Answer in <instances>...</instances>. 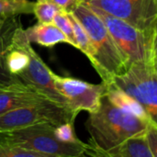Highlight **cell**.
Masks as SVG:
<instances>
[{
    "label": "cell",
    "mask_w": 157,
    "mask_h": 157,
    "mask_svg": "<svg viewBox=\"0 0 157 157\" xmlns=\"http://www.w3.org/2000/svg\"><path fill=\"white\" fill-rule=\"evenodd\" d=\"M149 121L115 105L105 93L98 110L89 113L86 127L90 134L86 155L104 156L128 138L144 132Z\"/></svg>",
    "instance_id": "6da1fadb"
},
{
    "label": "cell",
    "mask_w": 157,
    "mask_h": 157,
    "mask_svg": "<svg viewBox=\"0 0 157 157\" xmlns=\"http://www.w3.org/2000/svg\"><path fill=\"white\" fill-rule=\"evenodd\" d=\"M86 30L95 50L91 63L105 84L129 69L127 61L102 19L88 6L80 4L73 12Z\"/></svg>",
    "instance_id": "7a4b0ae2"
},
{
    "label": "cell",
    "mask_w": 157,
    "mask_h": 157,
    "mask_svg": "<svg viewBox=\"0 0 157 157\" xmlns=\"http://www.w3.org/2000/svg\"><path fill=\"white\" fill-rule=\"evenodd\" d=\"M58 124L41 123L20 129L1 132L0 144L16 145L40 154L43 157H79L86 155L87 144H69L62 141Z\"/></svg>",
    "instance_id": "3957f363"
},
{
    "label": "cell",
    "mask_w": 157,
    "mask_h": 157,
    "mask_svg": "<svg viewBox=\"0 0 157 157\" xmlns=\"http://www.w3.org/2000/svg\"><path fill=\"white\" fill-rule=\"evenodd\" d=\"M90 8L105 23L116 44L124 55L129 68L135 63H150L151 31L141 30L99 8Z\"/></svg>",
    "instance_id": "277c9868"
},
{
    "label": "cell",
    "mask_w": 157,
    "mask_h": 157,
    "mask_svg": "<svg viewBox=\"0 0 157 157\" xmlns=\"http://www.w3.org/2000/svg\"><path fill=\"white\" fill-rule=\"evenodd\" d=\"M77 115L67 106L45 99L0 115V132L41 123H75Z\"/></svg>",
    "instance_id": "5b68a950"
},
{
    "label": "cell",
    "mask_w": 157,
    "mask_h": 157,
    "mask_svg": "<svg viewBox=\"0 0 157 157\" xmlns=\"http://www.w3.org/2000/svg\"><path fill=\"white\" fill-rule=\"evenodd\" d=\"M111 83L131 96L144 109L150 121L157 125V75L149 63H135Z\"/></svg>",
    "instance_id": "8992f818"
},
{
    "label": "cell",
    "mask_w": 157,
    "mask_h": 157,
    "mask_svg": "<svg viewBox=\"0 0 157 157\" xmlns=\"http://www.w3.org/2000/svg\"><path fill=\"white\" fill-rule=\"evenodd\" d=\"M81 3L99 8L144 31H151L157 18V0H84Z\"/></svg>",
    "instance_id": "52a82bcc"
},
{
    "label": "cell",
    "mask_w": 157,
    "mask_h": 157,
    "mask_svg": "<svg viewBox=\"0 0 157 157\" xmlns=\"http://www.w3.org/2000/svg\"><path fill=\"white\" fill-rule=\"evenodd\" d=\"M52 79L57 90L66 98L68 106L77 114L82 110L88 113L98 110L101 98L107 91V85L104 82L95 85L54 73H52Z\"/></svg>",
    "instance_id": "ba28073f"
},
{
    "label": "cell",
    "mask_w": 157,
    "mask_h": 157,
    "mask_svg": "<svg viewBox=\"0 0 157 157\" xmlns=\"http://www.w3.org/2000/svg\"><path fill=\"white\" fill-rule=\"evenodd\" d=\"M26 49L29 54V62L26 69L17 75V78L23 84L33 87L44 95L48 99L69 107L66 98L55 87L52 79L53 72L31 47L29 40L26 43Z\"/></svg>",
    "instance_id": "9c48e42d"
},
{
    "label": "cell",
    "mask_w": 157,
    "mask_h": 157,
    "mask_svg": "<svg viewBox=\"0 0 157 157\" xmlns=\"http://www.w3.org/2000/svg\"><path fill=\"white\" fill-rule=\"evenodd\" d=\"M23 29L19 16L2 17L0 21V88L22 83L10 74L6 64V57L13 47L18 31Z\"/></svg>",
    "instance_id": "30bf717a"
},
{
    "label": "cell",
    "mask_w": 157,
    "mask_h": 157,
    "mask_svg": "<svg viewBox=\"0 0 157 157\" xmlns=\"http://www.w3.org/2000/svg\"><path fill=\"white\" fill-rule=\"evenodd\" d=\"M48 99L33 87L18 83L0 89V115Z\"/></svg>",
    "instance_id": "8fae6325"
},
{
    "label": "cell",
    "mask_w": 157,
    "mask_h": 157,
    "mask_svg": "<svg viewBox=\"0 0 157 157\" xmlns=\"http://www.w3.org/2000/svg\"><path fill=\"white\" fill-rule=\"evenodd\" d=\"M29 41L37 43L42 47L52 48L59 43H68L69 40L63 31L53 23H40L25 29Z\"/></svg>",
    "instance_id": "7c38bea8"
},
{
    "label": "cell",
    "mask_w": 157,
    "mask_h": 157,
    "mask_svg": "<svg viewBox=\"0 0 157 157\" xmlns=\"http://www.w3.org/2000/svg\"><path fill=\"white\" fill-rule=\"evenodd\" d=\"M145 132L128 138L108 151L105 154V157H153Z\"/></svg>",
    "instance_id": "4fadbf2b"
},
{
    "label": "cell",
    "mask_w": 157,
    "mask_h": 157,
    "mask_svg": "<svg viewBox=\"0 0 157 157\" xmlns=\"http://www.w3.org/2000/svg\"><path fill=\"white\" fill-rule=\"evenodd\" d=\"M107 85V91L106 94L109 97V98L117 106L121 107V109L140 117L145 120H148V116L145 113L144 109L142 108V106L134 100L131 96L123 92L121 89H120L118 86H116L113 83H109Z\"/></svg>",
    "instance_id": "5bb4252c"
},
{
    "label": "cell",
    "mask_w": 157,
    "mask_h": 157,
    "mask_svg": "<svg viewBox=\"0 0 157 157\" xmlns=\"http://www.w3.org/2000/svg\"><path fill=\"white\" fill-rule=\"evenodd\" d=\"M68 16L73 25L75 40L78 45V50H80L84 54H86V57L89 59L90 63H92L95 59V50L89 36L83 25L79 22V20L75 17L73 13L68 14Z\"/></svg>",
    "instance_id": "9a60e30c"
},
{
    "label": "cell",
    "mask_w": 157,
    "mask_h": 157,
    "mask_svg": "<svg viewBox=\"0 0 157 157\" xmlns=\"http://www.w3.org/2000/svg\"><path fill=\"white\" fill-rule=\"evenodd\" d=\"M34 2L29 0H0V17L33 14Z\"/></svg>",
    "instance_id": "2e32d148"
},
{
    "label": "cell",
    "mask_w": 157,
    "mask_h": 157,
    "mask_svg": "<svg viewBox=\"0 0 157 157\" xmlns=\"http://www.w3.org/2000/svg\"><path fill=\"white\" fill-rule=\"evenodd\" d=\"M61 9L50 0H37L34 2L33 14L40 23H52L55 15Z\"/></svg>",
    "instance_id": "e0dca14e"
},
{
    "label": "cell",
    "mask_w": 157,
    "mask_h": 157,
    "mask_svg": "<svg viewBox=\"0 0 157 157\" xmlns=\"http://www.w3.org/2000/svg\"><path fill=\"white\" fill-rule=\"evenodd\" d=\"M52 23L55 26H57L63 31V33L67 37V39L69 40L70 45H72L73 47L78 49V45L76 43L75 37V33H74L73 25L71 23V20L69 18L68 14L67 13H64L63 11L58 12L55 15Z\"/></svg>",
    "instance_id": "ac0fdd59"
},
{
    "label": "cell",
    "mask_w": 157,
    "mask_h": 157,
    "mask_svg": "<svg viewBox=\"0 0 157 157\" xmlns=\"http://www.w3.org/2000/svg\"><path fill=\"white\" fill-rule=\"evenodd\" d=\"M0 157H43L40 154L23 147L0 144Z\"/></svg>",
    "instance_id": "d6986e66"
},
{
    "label": "cell",
    "mask_w": 157,
    "mask_h": 157,
    "mask_svg": "<svg viewBox=\"0 0 157 157\" xmlns=\"http://www.w3.org/2000/svg\"><path fill=\"white\" fill-rule=\"evenodd\" d=\"M149 63L157 75V18L151 29V54Z\"/></svg>",
    "instance_id": "ffe728a7"
},
{
    "label": "cell",
    "mask_w": 157,
    "mask_h": 157,
    "mask_svg": "<svg viewBox=\"0 0 157 157\" xmlns=\"http://www.w3.org/2000/svg\"><path fill=\"white\" fill-rule=\"evenodd\" d=\"M146 139L150 151L153 154V157H157V125L152 121H149L146 132Z\"/></svg>",
    "instance_id": "44dd1931"
},
{
    "label": "cell",
    "mask_w": 157,
    "mask_h": 157,
    "mask_svg": "<svg viewBox=\"0 0 157 157\" xmlns=\"http://www.w3.org/2000/svg\"><path fill=\"white\" fill-rule=\"evenodd\" d=\"M55 6H57L61 11L70 14L73 13L76 7L81 4L80 0H50Z\"/></svg>",
    "instance_id": "7402d4cb"
},
{
    "label": "cell",
    "mask_w": 157,
    "mask_h": 157,
    "mask_svg": "<svg viewBox=\"0 0 157 157\" xmlns=\"http://www.w3.org/2000/svg\"><path fill=\"white\" fill-rule=\"evenodd\" d=\"M1 19H2V17H0V21H1Z\"/></svg>",
    "instance_id": "603a6c76"
},
{
    "label": "cell",
    "mask_w": 157,
    "mask_h": 157,
    "mask_svg": "<svg viewBox=\"0 0 157 157\" xmlns=\"http://www.w3.org/2000/svg\"><path fill=\"white\" fill-rule=\"evenodd\" d=\"M82 1H84V0H80V2H82Z\"/></svg>",
    "instance_id": "cb8c5ba5"
},
{
    "label": "cell",
    "mask_w": 157,
    "mask_h": 157,
    "mask_svg": "<svg viewBox=\"0 0 157 157\" xmlns=\"http://www.w3.org/2000/svg\"><path fill=\"white\" fill-rule=\"evenodd\" d=\"M0 89H1V88H0Z\"/></svg>",
    "instance_id": "d4e9b609"
}]
</instances>
